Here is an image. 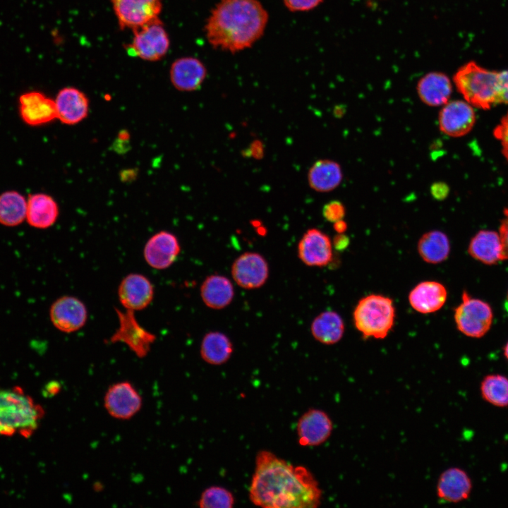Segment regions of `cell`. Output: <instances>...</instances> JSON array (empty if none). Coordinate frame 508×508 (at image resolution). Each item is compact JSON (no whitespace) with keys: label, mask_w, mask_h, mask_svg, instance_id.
I'll list each match as a JSON object with an SVG mask.
<instances>
[{"label":"cell","mask_w":508,"mask_h":508,"mask_svg":"<svg viewBox=\"0 0 508 508\" xmlns=\"http://www.w3.org/2000/svg\"><path fill=\"white\" fill-rule=\"evenodd\" d=\"M322 490L310 471L294 466L271 452L263 450L255 458L249 499L266 508H315L321 503Z\"/></svg>","instance_id":"obj_1"},{"label":"cell","mask_w":508,"mask_h":508,"mask_svg":"<svg viewBox=\"0 0 508 508\" xmlns=\"http://www.w3.org/2000/svg\"><path fill=\"white\" fill-rule=\"evenodd\" d=\"M268 22L269 13L259 0H219L206 20L204 32L214 49L235 54L253 47Z\"/></svg>","instance_id":"obj_2"},{"label":"cell","mask_w":508,"mask_h":508,"mask_svg":"<svg viewBox=\"0 0 508 508\" xmlns=\"http://www.w3.org/2000/svg\"><path fill=\"white\" fill-rule=\"evenodd\" d=\"M43 409L20 390L0 389V435L29 436L38 428Z\"/></svg>","instance_id":"obj_3"},{"label":"cell","mask_w":508,"mask_h":508,"mask_svg":"<svg viewBox=\"0 0 508 508\" xmlns=\"http://www.w3.org/2000/svg\"><path fill=\"white\" fill-rule=\"evenodd\" d=\"M453 81L465 101L473 107L488 109L499 104L500 72L471 61L457 70Z\"/></svg>","instance_id":"obj_4"},{"label":"cell","mask_w":508,"mask_h":508,"mask_svg":"<svg viewBox=\"0 0 508 508\" xmlns=\"http://www.w3.org/2000/svg\"><path fill=\"white\" fill-rule=\"evenodd\" d=\"M353 319L356 328L363 338L385 339L394 324L393 301L383 295H368L358 302Z\"/></svg>","instance_id":"obj_5"},{"label":"cell","mask_w":508,"mask_h":508,"mask_svg":"<svg viewBox=\"0 0 508 508\" xmlns=\"http://www.w3.org/2000/svg\"><path fill=\"white\" fill-rule=\"evenodd\" d=\"M133 33L132 40L126 46L129 54L144 61H157L168 53L170 39L160 18L133 30Z\"/></svg>","instance_id":"obj_6"},{"label":"cell","mask_w":508,"mask_h":508,"mask_svg":"<svg viewBox=\"0 0 508 508\" xmlns=\"http://www.w3.org/2000/svg\"><path fill=\"white\" fill-rule=\"evenodd\" d=\"M454 318L460 332L469 337L480 338L490 329L493 313L488 303L464 291L461 302L454 310Z\"/></svg>","instance_id":"obj_7"},{"label":"cell","mask_w":508,"mask_h":508,"mask_svg":"<svg viewBox=\"0 0 508 508\" xmlns=\"http://www.w3.org/2000/svg\"><path fill=\"white\" fill-rule=\"evenodd\" d=\"M119 326L109 338L111 343L121 342L126 344L134 354L143 358L147 356L156 336L143 327L138 322L134 311L116 309Z\"/></svg>","instance_id":"obj_8"},{"label":"cell","mask_w":508,"mask_h":508,"mask_svg":"<svg viewBox=\"0 0 508 508\" xmlns=\"http://www.w3.org/2000/svg\"><path fill=\"white\" fill-rule=\"evenodd\" d=\"M121 29L132 31L159 18L163 0H110Z\"/></svg>","instance_id":"obj_9"},{"label":"cell","mask_w":508,"mask_h":508,"mask_svg":"<svg viewBox=\"0 0 508 508\" xmlns=\"http://www.w3.org/2000/svg\"><path fill=\"white\" fill-rule=\"evenodd\" d=\"M143 399L128 381L111 385L104 397V407L110 416L118 420H129L141 409Z\"/></svg>","instance_id":"obj_10"},{"label":"cell","mask_w":508,"mask_h":508,"mask_svg":"<svg viewBox=\"0 0 508 508\" xmlns=\"http://www.w3.org/2000/svg\"><path fill=\"white\" fill-rule=\"evenodd\" d=\"M267 260L261 254L248 251L238 255L233 262L231 274L236 284L244 289L262 286L269 277Z\"/></svg>","instance_id":"obj_11"},{"label":"cell","mask_w":508,"mask_h":508,"mask_svg":"<svg viewBox=\"0 0 508 508\" xmlns=\"http://www.w3.org/2000/svg\"><path fill=\"white\" fill-rule=\"evenodd\" d=\"M475 122L476 114L473 106L463 100L448 101L442 106L438 115L440 130L452 138L468 133Z\"/></svg>","instance_id":"obj_12"},{"label":"cell","mask_w":508,"mask_h":508,"mask_svg":"<svg viewBox=\"0 0 508 508\" xmlns=\"http://www.w3.org/2000/svg\"><path fill=\"white\" fill-rule=\"evenodd\" d=\"M52 325L59 331L71 333L80 329L87 320V310L84 303L72 296L57 298L49 309Z\"/></svg>","instance_id":"obj_13"},{"label":"cell","mask_w":508,"mask_h":508,"mask_svg":"<svg viewBox=\"0 0 508 508\" xmlns=\"http://www.w3.org/2000/svg\"><path fill=\"white\" fill-rule=\"evenodd\" d=\"M329 237L318 229H308L298 241L301 261L309 267H325L332 262L333 251Z\"/></svg>","instance_id":"obj_14"},{"label":"cell","mask_w":508,"mask_h":508,"mask_svg":"<svg viewBox=\"0 0 508 508\" xmlns=\"http://www.w3.org/2000/svg\"><path fill=\"white\" fill-rule=\"evenodd\" d=\"M332 430V421L324 411L310 409L298 421L296 431L298 442L304 447L320 445L328 440Z\"/></svg>","instance_id":"obj_15"},{"label":"cell","mask_w":508,"mask_h":508,"mask_svg":"<svg viewBox=\"0 0 508 508\" xmlns=\"http://www.w3.org/2000/svg\"><path fill=\"white\" fill-rule=\"evenodd\" d=\"M181 251L177 237L171 232L161 231L146 242L143 256L146 262L156 270H164L176 260Z\"/></svg>","instance_id":"obj_16"},{"label":"cell","mask_w":508,"mask_h":508,"mask_svg":"<svg viewBox=\"0 0 508 508\" xmlns=\"http://www.w3.org/2000/svg\"><path fill=\"white\" fill-rule=\"evenodd\" d=\"M207 75L202 61L194 56H182L173 61L169 69L172 85L181 92H193L200 88Z\"/></svg>","instance_id":"obj_17"},{"label":"cell","mask_w":508,"mask_h":508,"mask_svg":"<svg viewBox=\"0 0 508 508\" xmlns=\"http://www.w3.org/2000/svg\"><path fill=\"white\" fill-rule=\"evenodd\" d=\"M118 296L126 310H141L152 301L154 286L145 276L131 273L121 281L118 288Z\"/></svg>","instance_id":"obj_18"},{"label":"cell","mask_w":508,"mask_h":508,"mask_svg":"<svg viewBox=\"0 0 508 508\" xmlns=\"http://www.w3.org/2000/svg\"><path fill=\"white\" fill-rule=\"evenodd\" d=\"M19 114L24 123L37 126L56 119L54 99L40 91H29L19 97Z\"/></svg>","instance_id":"obj_19"},{"label":"cell","mask_w":508,"mask_h":508,"mask_svg":"<svg viewBox=\"0 0 508 508\" xmlns=\"http://www.w3.org/2000/svg\"><path fill=\"white\" fill-rule=\"evenodd\" d=\"M56 119L66 125H75L84 120L89 113L87 95L74 87L61 89L54 99Z\"/></svg>","instance_id":"obj_20"},{"label":"cell","mask_w":508,"mask_h":508,"mask_svg":"<svg viewBox=\"0 0 508 508\" xmlns=\"http://www.w3.org/2000/svg\"><path fill=\"white\" fill-rule=\"evenodd\" d=\"M436 490L440 500L449 503H459L469 497L472 490V482L464 470L452 467L440 474Z\"/></svg>","instance_id":"obj_21"},{"label":"cell","mask_w":508,"mask_h":508,"mask_svg":"<svg viewBox=\"0 0 508 508\" xmlns=\"http://www.w3.org/2000/svg\"><path fill=\"white\" fill-rule=\"evenodd\" d=\"M447 298V289L436 281L421 282L411 289L408 297L412 308L422 314L439 310L445 305Z\"/></svg>","instance_id":"obj_22"},{"label":"cell","mask_w":508,"mask_h":508,"mask_svg":"<svg viewBox=\"0 0 508 508\" xmlns=\"http://www.w3.org/2000/svg\"><path fill=\"white\" fill-rule=\"evenodd\" d=\"M416 90L423 104L429 107H440L449 101L452 92V85L446 74L433 71L420 78Z\"/></svg>","instance_id":"obj_23"},{"label":"cell","mask_w":508,"mask_h":508,"mask_svg":"<svg viewBox=\"0 0 508 508\" xmlns=\"http://www.w3.org/2000/svg\"><path fill=\"white\" fill-rule=\"evenodd\" d=\"M59 214L58 204L51 195L43 193L29 195L25 220L30 226L40 229H47L54 224Z\"/></svg>","instance_id":"obj_24"},{"label":"cell","mask_w":508,"mask_h":508,"mask_svg":"<svg viewBox=\"0 0 508 508\" xmlns=\"http://www.w3.org/2000/svg\"><path fill=\"white\" fill-rule=\"evenodd\" d=\"M200 294L204 304L214 310L227 307L234 297V288L231 280L221 274L207 276L202 282Z\"/></svg>","instance_id":"obj_25"},{"label":"cell","mask_w":508,"mask_h":508,"mask_svg":"<svg viewBox=\"0 0 508 508\" xmlns=\"http://www.w3.org/2000/svg\"><path fill=\"white\" fill-rule=\"evenodd\" d=\"M307 179L309 186L315 191L327 193L341 184L343 172L338 162L329 159H321L310 167Z\"/></svg>","instance_id":"obj_26"},{"label":"cell","mask_w":508,"mask_h":508,"mask_svg":"<svg viewBox=\"0 0 508 508\" xmlns=\"http://www.w3.org/2000/svg\"><path fill=\"white\" fill-rule=\"evenodd\" d=\"M468 252L474 259L486 265H495L502 260V244L499 233L478 231L471 240Z\"/></svg>","instance_id":"obj_27"},{"label":"cell","mask_w":508,"mask_h":508,"mask_svg":"<svg viewBox=\"0 0 508 508\" xmlns=\"http://www.w3.org/2000/svg\"><path fill=\"white\" fill-rule=\"evenodd\" d=\"M344 329L341 317L333 310L320 313L310 325L312 336L316 341L325 345L339 342L343 337Z\"/></svg>","instance_id":"obj_28"},{"label":"cell","mask_w":508,"mask_h":508,"mask_svg":"<svg viewBox=\"0 0 508 508\" xmlns=\"http://www.w3.org/2000/svg\"><path fill=\"white\" fill-rule=\"evenodd\" d=\"M233 344L225 334L212 331L205 334L200 348L202 359L208 364L219 365L231 358Z\"/></svg>","instance_id":"obj_29"},{"label":"cell","mask_w":508,"mask_h":508,"mask_svg":"<svg viewBox=\"0 0 508 508\" xmlns=\"http://www.w3.org/2000/svg\"><path fill=\"white\" fill-rule=\"evenodd\" d=\"M417 250L423 261L430 264H439L446 260L449 255V240L441 231H427L419 238Z\"/></svg>","instance_id":"obj_30"},{"label":"cell","mask_w":508,"mask_h":508,"mask_svg":"<svg viewBox=\"0 0 508 508\" xmlns=\"http://www.w3.org/2000/svg\"><path fill=\"white\" fill-rule=\"evenodd\" d=\"M27 200L19 192L7 190L0 194V224L16 226L26 219Z\"/></svg>","instance_id":"obj_31"},{"label":"cell","mask_w":508,"mask_h":508,"mask_svg":"<svg viewBox=\"0 0 508 508\" xmlns=\"http://www.w3.org/2000/svg\"><path fill=\"white\" fill-rule=\"evenodd\" d=\"M480 394L483 400L492 406H508V377L500 374L486 375L480 382Z\"/></svg>","instance_id":"obj_32"},{"label":"cell","mask_w":508,"mask_h":508,"mask_svg":"<svg viewBox=\"0 0 508 508\" xmlns=\"http://www.w3.org/2000/svg\"><path fill=\"white\" fill-rule=\"evenodd\" d=\"M235 503L233 494L219 486H210L201 494L198 505L201 508H231Z\"/></svg>","instance_id":"obj_33"},{"label":"cell","mask_w":508,"mask_h":508,"mask_svg":"<svg viewBox=\"0 0 508 508\" xmlns=\"http://www.w3.org/2000/svg\"><path fill=\"white\" fill-rule=\"evenodd\" d=\"M322 212L327 221L334 223L344 218L346 209L340 201L332 200L324 205Z\"/></svg>","instance_id":"obj_34"},{"label":"cell","mask_w":508,"mask_h":508,"mask_svg":"<svg viewBox=\"0 0 508 508\" xmlns=\"http://www.w3.org/2000/svg\"><path fill=\"white\" fill-rule=\"evenodd\" d=\"M286 8L290 12L310 11L320 6L323 0H282Z\"/></svg>","instance_id":"obj_35"},{"label":"cell","mask_w":508,"mask_h":508,"mask_svg":"<svg viewBox=\"0 0 508 508\" xmlns=\"http://www.w3.org/2000/svg\"><path fill=\"white\" fill-rule=\"evenodd\" d=\"M493 133L495 137L500 141L502 155L508 161V113L494 129Z\"/></svg>","instance_id":"obj_36"},{"label":"cell","mask_w":508,"mask_h":508,"mask_svg":"<svg viewBox=\"0 0 508 508\" xmlns=\"http://www.w3.org/2000/svg\"><path fill=\"white\" fill-rule=\"evenodd\" d=\"M504 217L501 221L499 235L502 244V260H508V207L504 210Z\"/></svg>","instance_id":"obj_37"},{"label":"cell","mask_w":508,"mask_h":508,"mask_svg":"<svg viewBox=\"0 0 508 508\" xmlns=\"http://www.w3.org/2000/svg\"><path fill=\"white\" fill-rule=\"evenodd\" d=\"M499 103L508 104V70L500 72Z\"/></svg>","instance_id":"obj_38"},{"label":"cell","mask_w":508,"mask_h":508,"mask_svg":"<svg viewBox=\"0 0 508 508\" xmlns=\"http://www.w3.org/2000/svg\"><path fill=\"white\" fill-rule=\"evenodd\" d=\"M430 191L434 198L443 200L449 193V187L443 182H437L432 185Z\"/></svg>","instance_id":"obj_39"},{"label":"cell","mask_w":508,"mask_h":508,"mask_svg":"<svg viewBox=\"0 0 508 508\" xmlns=\"http://www.w3.org/2000/svg\"><path fill=\"white\" fill-rule=\"evenodd\" d=\"M332 246L337 250L342 251L345 250L350 243V239L348 236L343 234H337L332 240Z\"/></svg>","instance_id":"obj_40"},{"label":"cell","mask_w":508,"mask_h":508,"mask_svg":"<svg viewBox=\"0 0 508 508\" xmlns=\"http://www.w3.org/2000/svg\"><path fill=\"white\" fill-rule=\"evenodd\" d=\"M333 229L337 234L344 233L348 227L346 222L342 219L333 223Z\"/></svg>","instance_id":"obj_41"},{"label":"cell","mask_w":508,"mask_h":508,"mask_svg":"<svg viewBox=\"0 0 508 508\" xmlns=\"http://www.w3.org/2000/svg\"><path fill=\"white\" fill-rule=\"evenodd\" d=\"M59 389H60L59 385L57 384L56 382H54V383L52 382V383L47 385L45 387L46 392L49 395L57 394V392L59 391Z\"/></svg>","instance_id":"obj_42"},{"label":"cell","mask_w":508,"mask_h":508,"mask_svg":"<svg viewBox=\"0 0 508 508\" xmlns=\"http://www.w3.org/2000/svg\"><path fill=\"white\" fill-rule=\"evenodd\" d=\"M503 351H504V356L508 361V341L504 345Z\"/></svg>","instance_id":"obj_43"},{"label":"cell","mask_w":508,"mask_h":508,"mask_svg":"<svg viewBox=\"0 0 508 508\" xmlns=\"http://www.w3.org/2000/svg\"><path fill=\"white\" fill-rule=\"evenodd\" d=\"M504 309L506 310V311L508 312V292H507V296H506V298H505V301L504 303Z\"/></svg>","instance_id":"obj_44"}]
</instances>
